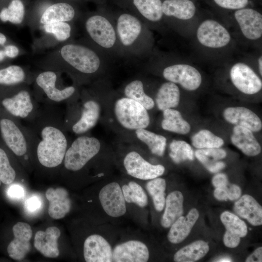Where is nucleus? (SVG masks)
I'll use <instances>...</instances> for the list:
<instances>
[{"instance_id": "nucleus-1", "label": "nucleus", "mask_w": 262, "mask_h": 262, "mask_svg": "<svg viewBox=\"0 0 262 262\" xmlns=\"http://www.w3.org/2000/svg\"><path fill=\"white\" fill-rule=\"evenodd\" d=\"M25 126L31 156L44 168L59 167L70 143L61 110L55 105H43Z\"/></svg>"}, {"instance_id": "nucleus-2", "label": "nucleus", "mask_w": 262, "mask_h": 262, "mask_svg": "<svg viewBox=\"0 0 262 262\" xmlns=\"http://www.w3.org/2000/svg\"><path fill=\"white\" fill-rule=\"evenodd\" d=\"M36 65L42 70L66 74L73 84L88 83L100 71L103 59L100 52L87 41L72 40L50 49L39 58Z\"/></svg>"}, {"instance_id": "nucleus-3", "label": "nucleus", "mask_w": 262, "mask_h": 262, "mask_svg": "<svg viewBox=\"0 0 262 262\" xmlns=\"http://www.w3.org/2000/svg\"><path fill=\"white\" fill-rule=\"evenodd\" d=\"M61 74L51 70L40 69L34 72L33 91L39 103L57 106L66 103L78 96L79 87L74 84L64 86Z\"/></svg>"}, {"instance_id": "nucleus-4", "label": "nucleus", "mask_w": 262, "mask_h": 262, "mask_svg": "<svg viewBox=\"0 0 262 262\" xmlns=\"http://www.w3.org/2000/svg\"><path fill=\"white\" fill-rule=\"evenodd\" d=\"M81 102L75 98L66 103L64 124L67 131L76 135H83L97 124L100 115L101 107L97 99L88 90L79 92Z\"/></svg>"}, {"instance_id": "nucleus-5", "label": "nucleus", "mask_w": 262, "mask_h": 262, "mask_svg": "<svg viewBox=\"0 0 262 262\" xmlns=\"http://www.w3.org/2000/svg\"><path fill=\"white\" fill-rule=\"evenodd\" d=\"M71 0H36L32 2L27 25L34 31L44 25L57 22H72L79 12Z\"/></svg>"}, {"instance_id": "nucleus-6", "label": "nucleus", "mask_w": 262, "mask_h": 262, "mask_svg": "<svg viewBox=\"0 0 262 262\" xmlns=\"http://www.w3.org/2000/svg\"><path fill=\"white\" fill-rule=\"evenodd\" d=\"M0 107L12 116L27 122L33 119L40 108L28 84L0 87Z\"/></svg>"}, {"instance_id": "nucleus-7", "label": "nucleus", "mask_w": 262, "mask_h": 262, "mask_svg": "<svg viewBox=\"0 0 262 262\" xmlns=\"http://www.w3.org/2000/svg\"><path fill=\"white\" fill-rule=\"evenodd\" d=\"M87 42L97 49L118 50V44L115 22L99 14H91L83 19Z\"/></svg>"}, {"instance_id": "nucleus-8", "label": "nucleus", "mask_w": 262, "mask_h": 262, "mask_svg": "<svg viewBox=\"0 0 262 262\" xmlns=\"http://www.w3.org/2000/svg\"><path fill=\"white\" fill-rule=\"evenodd\" d=\"M0 138L15 157L29 161L31 155L25 126L0 107Z\"/></svg>"}, {"instance_id": "nucleus-9", "label": "nucleus", "mask_w": 262, "mask_h": 262, "mask_svg": "<svg viewBox=\"0 0 262 262\" xmlns=\"http://www.w3.org/2000/svg\"><path fill=\"white\" fill-rule=\"evenodd\" d=\"M101 143L97 138L79 135L70 142L63 162L67 171L78 172L82 170L99 154Z\"/></svg>"}, {"instance_id": "nucleus-10", "label": "nucleus", "mask_w": 262, "mask_h": 262, "mask_svg": "<svg viewBox=\"0 0 262 262\" xmlns=\"http://www.w3.org/2000/svg\"><path fill=\"white\" fill-rule=\"evenodd\" d=\"M115 26L120 50L135 54L144 52L145 29L142 20L123 13L117 17Z\"/></svg>"}, {"instance_id": "nucleus-11", "label": "nucleus", "mask_w": 262, "mask_h": 262, "mask_svg": "<svg viewBox=\"0 0 262 262\" xmlns=\"http://www.w3.org/2000/svg\"><path fill=\"white\" fill-rule=\"evenodd\" d=\"M112 249V262H147L150 251L144 236L121 233Z\"/></svg>"}, {"instance_id": "nucleus-12", "label": "nucleus", "mask_w": 262, "mask_h": 262, "mask_svg": "<svg viewBox=\"0 0 262 262\" xmlns=\"http://www.w3.org/2000/svg\"><path fill=\"white\" fill-rule=\"evenodd\" d=\"M114 113L117 122L127 130L146 129L150 124L147 110L138 102L126 97L115 102Z\"/></svg>"}, {"instance_id": "nucleus-13", "label": "nucleus", "mask_w": 262, "mask_h": 262, "mask_svg": "<svg viewBox=\"0 0 262 262\" xmlns=\"http://www.w3.org/2000/svg\"><path fill=\"white\" fill-rule=\"evenodd\" d=\"M104 217L117 219L124 217L128 210L120 182L110 181L103 184L98 195Z\"/></svg>"}, {"instance_id": "nucleus-14", "label": "nucleus", "mask_w": 262, "mask_h": 262, "mask_svg": "<svg viewBox=\"0 0 262 262\" xmlns=\"http://www.w3.org/2000/svg\"><path fill=\"white\" fill-rule=\"evenodd\" d=\"M110 227H103V233L88 236L83 245V255L87 262H112V249L115 241L110 233Z\"/></svg>"}, {"instance_id": "nucleus-15", "label": "nucleus", "mask_w": 262, "mask_h": 262, "mask_svg": "<svg viewBox=\"0 0 262 262\" xmlns=\"http://www.w3.org/2000/svg\"><path fill=\"white\" fill-rule=\"evenodd\" d=\"M40 35L33 41L35 51L51 49L59 45L72 40L73 34L72 22H57L40 27Z\"/></svg>"}, {"instance_id": "nucleus-16", "label": "nucleus", "mask_w": 262, "mask_h": 262, "mask_svg": "<svg viewBox=\"0 0 262 262\" xmlns=\"http://www.w3.org/2000/svg\"><path fill=\"white\" fill-rule=\"evenodd\" d=\"M122 163L126 173L139 180H151L160 177L165 171L163 165L151 164L136 151L128 152Z\"/></svg>"}, {"instance_id": "nucleus-17", "label": "nucleus", "mask_w": 262, "mask_h": 262, "mask_svg": "<svg viewBox=\"0 0 262 262\" xmlns=\"http://www.w3.org/2000/svg\"><path fill=\"white\" fill-rule=\"evenodd\" d=\"M163 75L168 82L180 84L189 91L197 89L202 81L199 71L195 67L185 64L168 66L164 69Z\"/></svg>"}, {"instance_id": "nucleus-18", "label": "nucleus", "mask_w": 262, "mask_h": 262, "mask_svg": "<svg viewBox=\"0 0 262 262\" xmlns=\"http://www.w3.org/2000/svg\"><path fill=\"white\" fill-rule=\"evenodd\" d=\"M12 232L14 238L7 246V253L14 260H22L31 248L32 228L26 223L18 222L13 226Z\"/></svg>"}, {"instance_id": "nucleus-19", "label": "nucleus", "mask_w": 262, "mask_h": 262, "mask_svg": "<svg viewBox=\"0 0 262 262\" xmlns=\"http://www.w3.org/2000/svg\"><path fill=\"white\" fill-rule=\"evenodd\" d=\"M197 37L202 45L212 48L224 47L230 39L229 33L222 25L210 19L200 24L197 31Z\"/></svg>"}, {"instance_id": "nucleus-20", "label": "nucleus", "mask_w": 262, "mask_h": 262, "mask_svg": "<svg viewBox=\"0 0 262 262\" xmlns=\"http://www.w3.org/2000/svg\"><path fill=\"white\" fill-rule=\"evenodd\" d=\"M230 76L234 86L243 93L252 95L262 89L261 80L245 64L239 63L235 64L230 70Z\"/></svg>"}, {"instance_id": "nucleus-21", "label": "nucleus", "mask_w": 262, "mask_h": 262, "mask_svg": "<svg viewBox=\"0 0 262 262\" xmlns=\"http://www.w3.org/2000/svg\"><path fill=\"white\" fill-rule=\"evenodd\" d=\"M30 0H0V23L27 25Z\"/></svg>"}, {"instance_id": "nucleus-22", "label": "nucleus", "mask_w": 262, "mask_h": 262, "mask_svg": "<svg viewBox=\"0 0 262 262\" xmlns=\"http://www.w3.org/2000/svg\"><path fill=\"white\" fill-rule=\"evenodd\" d=\"M235 17L244 36L256 40L262 35V16L257 11L250 8L238 9Z\"/></svg>"}, {"instance_id": "nucleus-23", "label": "nucleus", "mask_w": 262, "mask_h": 262, "mask_svg": "<svg viewBox=\"0 0 262 262\" xmlns=\"http://www.w3.org/2000/svg\"><path fill=\"white\" fill-rule=\"evenodd\" d=\"M223 116L228 122L245 127L251 131H259L262 128L260 118L246 107H228L224 111Z\"/></svg>"}, {"instance_id": "nucleus-24", "label": "nucleus", "mask_w": 262, "mask_h": 262, "mask_svg": "<svg viewBox=\"0 0 262 262\" xmlns=\"http://www.w3.org/2000/svg\"><path fill=\"white\" fill-rule=\"evenodd\" d=\"M45 195L49 202L48 213L52 218L60 219L69 213L72 203L69 193L66 189L49 188Z\"/></svg>"}, {"instance_id": "nucleus-25", "label": "nucleus", "mask_w": 262, "mask_h": 262, "mask_svg": "<svg viewBox=\"0 0 262 262\" xmlns=\"http://www.w3.org/2000/svg\"><path fill=\"white\" fill-rule=\"evenodd\" d=\"M60 235V229L54 226L45 231L39 230L34 236V246L44 256L55 258L59 255L58 239Z\"/></svg>"}, {"instance_id": "nucleus-26", "label": "nucleus", "mask_w": 262, "mask_h": 262, "mask_svg": "<svg viewBox=\"0 0 262 262\" xmlns=\"http://www.w3.org/2000/svg\"><path fill=\"white\" fill-rule=\"evenodd\" d=\"M34 72L17 65H8L0 68V87H11L21 84L32 85Z\"/></svg>"}, {"instance_id": "nucleus-27", "label": "nucleus", "mask_w": 262, "mask_h": 262, "mask_svg": "<svg viewBox=\"0 0 262 262\" xmlns=\"http://www.w3.org/2000/svg\"><path fill=\"white\" fill-rule=\"evenodd\" d=\"M120 184L128 211L130 209L144 211L148 204L147 194L144 187L133 180Z\"/></svg>"}, {"instance_id": "nucleus-28", "label": "nucleus", "mask_w": 262, "mask_h": 262, "mask_svg": "<svg viewBox=\"0 0 262 262\" xmlns=\"http://www.w3.org/2000/svg\"><path fill=\"white\" fill-rule=\"evenodd\" d=\"M199 217L196 208L190 210L185 216H181L170 227L167 238L169 242L177 244L182 242L188 236Z\"/></svg>"}, {"instance_id": "nucleus-29", "label": "nucleus", "mask_w": 262, "mask_h": 262, "mask_svg": "<svg viewBox=\"0 0 262 262\" xmlns=\"http://www.w3.org/2000/svg\"><path fill=\"white\" fill-rule=\"evenodd\" d=\"M233 210L239 216L254 226L262 224V207L252 196L244 195L235 202Z\"/></svg>"}, {"instance_id": "nucleus-30", "label": "nucleus", "mask_w": 262, "mask_h": 262, "mask_svg": "<svg viewBox=\"0 0 262 262\" xmlns=\"http://www.w3.org/2000/svg\"><path fill=\"white\" fill-rule=\"evenodd\" d=\"M232 143L243 153L255 156L261 152V147L252 131L242 126H235L231 136Z\"/></svg>"}, {"instance_id": "nucleus-31", "label": "nucleus", "mask_w": 262, "mask_h": 262, "mask_svg": "<svg viewBox=\"0 0 262 262\" xmlns=\"http://www.w3.org/2000/svg\"><path fill=\"white\" fill-rule=\"evenodd\" d=\"M164 209L160 222L163 228L168 229L183 213V196L181 192L175 190L168 194Z\"/></svg>"}, {"instance_id": "nucleus-32", "label": "nucleus", "mask_w": 262, "mask_h": 262, "mask_svg": "<svg viewBox=\"0 0 262 262\" xmlns=\"http://www.w3.org/2000/svg\"><path fill=\"white\" fill-rule=\"evenodd\" d=\"M162 10L166 16L187 20L194 16L196 7L190 0H165L162 2Z\"/></svg>"}, {"instance_id": "nucleus-33", "label": "nucleus", "mask_w": 262, "mask_h": 262, "mask_svg": "<svg viewBox=\"0 0 262 262\" xmlns=\"http://www.w3.org/2000/svg\"><path fill=\"white\" fill-rule=\"evenodd\" d=\"M195 155L197 160L212 173H217L225 167L223 162L218 161L226 156V152L222 148L199 149L196 151Z\"/></svg>"}, {"instance_id": "nucleus-34", "label": "nucleus", "mask_w": 262, "mask_h": 262, "mask_svg": "<svg viewBox=\"0 0 262 262\" xmlns=\"http://www.w3.org/2000/svg\"><path fill=\"white\" fill-rule=\"evenodd\" d=\"M180 92L174 83L168 82L163 83L156 94L155 101L159 110L164 111L176 107L180 101Z\"/></svg>"}, {"instance_id": "nucleus-35", "label": "nucleus", "mask_w": 262, "mask_h": 262, "mask_svg": "<svg viewBox=\"0 0 262 262\" xmlns=\"http://www.w3.org/2000/svg\"><path fill=\"white\" fill-rule=\"evenodd\" d=\"M208 244L203 240H197L179 249L174 255L177 262H194L203 258L208 252Z\"/></svg>"}, {"instance_id": "nucleus-36", "label": "nucleus", "mask_w": 262, "mask_h": 262, "mask_svg": "<svg viewBox=\"0 0 262 262\" xmlns=\"http://www.w3.org/2000/svg\"><path fill=\"white\" fill-rule=\"evenodd\" d=\"M163 112L161 126L164 130L180 134H186L190 131L189 124L183 119L179 111L171 108Z\"/></svg>"}, {"instance_id": "nucleus-37", "label": "nucleus", "mask_w": 262, "mask_h": 262, "mask_svg": "<svg viewBox=\"0 0 262 262\" xmlns=\"http://www.w3.org/2000/svg\"><path fill=\"white\" fill-rule=\"evenodd\" d=\"M13 155L0 138V180L5 185L12 184L16 178L17 171L12 162Z\"/></svg>"}, {"instance_id": "nucleus-38", "label": "nucleus", "mask_w": 262, "mask_h": 262, "mask_svg": "<svg viewBox=\"0 0 262 262\" xmlns=\"http://www.w3.org/2000/svg\"><path fill=\"white\" fill-rule=\"evenodd\" d=\"M145 190L150 196L155 210L162 212L165 205L166 183L165 179L160 177L147 180Z\"/></svg>"}, {"instance_id": "nucleus-39", "label": "nucleus", "mask_w": 262, "mask_h": 262, "mask_svg": "<svg viewBox=\"0 0 262 262\" xmlns=\"http://www.w3.org/2000/svg\"><path fill=\"white\" fill-rule=\"evenodd\" d=\"M132 3L143 21L144 18L154 22L162 19L163 13L161 0H132Z\"/></svg>"}, {"instance_id": "nucleus-40", "label": "nucleus", "mask_w": 262, "mask_h": 262, "mask_svg": "<svg viewBox=\"0 0 262 262\" xmlns=\"http://www.w3.org/2000/svg\"><path fill=\"white\" fill-rule=\"evenodd\" d=\"M135 131L137 138L147 145L152 154L159 157L164 155L166 146L165 137L146 129H140Z\"/></svg>"}, {"instance_id": "nucleus-41", "label": "nucleus", "mask_w": 262, "mask_h": 262, "mask_svg": "<svg viewBox=\"0 0 262 262\" xmlns=\"http://www.w3.org/2000/svg\"><path fill=\"white\" fill-rule=\"evenodd\" d=\"M124 94L126 97L138 102L147 110L154 106L153 99L145 93L143 82L141 80H135L128 83L124 89Z\"/></svg>"}, {"instance_id": "nucleus-42", "label": "nucleus", "mask_w": 262, "mask_h": 262, "mask_svg": "<svg viewBox=\"0 0 262 262\" xmlns=\"http://www.w3.org/2000/svg\"><path fill=\"white\" fill-rule=\"evenodd\" d=\"M220 220L226 229L225 233L240 238L247 234V227L246 223L237 215L225 211L221 214Z\"/></svg>"}, {"instance_id": "nucleus-43", "label": "nucleus", "mask_w": 262, "mask_h": 262, "mask_svg": "<svg viewBox=\"0 0 262 262\" xmlns=\"http://www.w3.org/2000/svg\"><path fill=\"white\" fill-rule=\"evenodd\" d=\"M169 155L176 164H180L186 160L193 161L194 153L191 146L181 140H173L169 145Z\"/></svg>"}, {"instance_id": "nucleus-44", "label": "nucleus", "mask_w": 262, "mask_h": 262, "mask_svg": "<svg viewBox=\"0 0 262 262\" xmlns=\"http://www.w3.org/2000/svg\"><path fill=\"white\" fill-rule=\"evenodd\" d=\"M193 146L198 149L220 147L224 144L223 140L207 130H202L191 138Z\"/></svg>"}, {"instance_id": "nucleus-45", "label": "nucleus", "mask_w": 262, "mask_h": 262, "mask_svg": "<svg viewBox=\"0 0 262 262\" xmlns=\"http://www.w3.org/2000/svg\"><path fill=\"white\" fill-rule=\"evenodd\" d=\"M13 42L6 33L0 29V68L10 64L12 60L7 55V49Z\"/></svg>"}, {"instance_id": "nucleus-46", "label": "nucleus", "mask_w": 262, "mask_h": 262, "mask_svg": "<svg viewBox=\"0 0 262 262\" xmlns=\"http://www.w3.org/2000/svg\"><path fill=\"white\" fill-rule=\"evenodd\" d=\"M219 6L228 9H240L245 7L248 0H214Z\"/></svg>"}, {"instance_id": "nucleus-47", "label": "nucleus", "mask_w": 262, "mask_h": 262, "mask_svg": "<svg viewBox=\"0 0 262 262\" xmlns=\"http://www.w3.org/2000/svg\"><path fill=\"white\" fill-rule=\"evenodd\" d=\"M42 206L41 198L37 196H33L28 198L24 203V208L30 213H36Z\"/></svg>"}, {"instance_id": "nucleus-48", "label": "nucleus", "mask_w": 262, "mask_h": 262, "mask_svg": "<svg viewBox=\"0 0 262 262\" xmlns=\"http://www.w3.org/2000/svg\"><path fill=\"white\" fill-rule=\"evenodd\" d=\"M7 195L11 198L19 199L24 196V191L20 185L18 184H13L8 188Z\"/></svg>"}, {"instance_id": "nucleus-49", "label": "nucleus", "mask_w": 262, "mask_h": 262, "mask_svg": "<svg viewBox=\"0 0 262 262\" xmlns=\"http://www.w3.org/2000/svg\"><path fill=\"white\" fill-rule=\"evenodd\" d=\"M241 188L237 185L229 183L228 185V199L234 201L240 198L241 195Z\"/></svg>"}, {"instance_id": "nucleus-50", "label": "nucleus", "mask_w": 262, "mask_h": 262, "mask_svg": "<svg viewBox=\"0 0 262 262\" xmlns=\"http://www.w3.org/2000/svg\"><path fill=\"white\" fill-rule=\"evenodd\" d=\"M228 184L215 188L214 192L213 195L218 200H227L228 198Z\"/></svg>"}, {"instance_id": "nucleus-51", "label": "nucleus", "mask_w": 262, "mask_h": 262, "mask_svg": "<svg viewBox=\"0 0 262 262\" xmlns=\"http://www.w3.org/2000/svg\"><path fill=\"white\" fill-rule=\"evenodd\" d=\"M229 183L227 176L223 173H219L213 176L212 183L215 188L221 187Z\"/></svg>"}, {"instance_id": "nucleus-52", "label": "nucleus", "mask_w": 262, "mask_h": 262, "mask_svg": "<svg viewBox=\"0 0 262 262\" xmlns=\"http://www.w3.org/2000/svg\"><path fill=\"white\" fill-rule=\"evenodd\" d=\"M246 262H262V247L256 248L246 260Z\"/></svg>"}, {"instance_id": "nucleus-53", "label": "nucleus", "mask_w": 262, "mask_h": 262, "mask_svg": "<svg viewBox=\"0 0 262 262\" xmlns=\"http://www.w3.org/2000/svg\"><path fill=\"white\" fill-rule=\"evenodd\" d=\"M262 57L261 56L259 59V71L261 75H262Z\"/></svg>"}, {"instance_id": "nucleus-54", "label": "nucleus", "mask_w": 262, "mask_h": 262, "mask_svg": "<svg viewBox=\"0 0 262 262\" xmlns=\"http://www.w3.org/2000/svg\"><path fill=\"white\" fill-rule=\"evenodd\" d=\"M217 261L222 262H231V260L228 257H224L223 258L220 259Z\"/></svg>"}, {"instance_id": "nucleus-55", "label": "nucleus", "mask_w": 262, "mask_h": 262, "mask_svg": "<svg viewBox=\"0 0 262 262\" xmlns=\"http://www.w3.org/2000/svg\"><path fill=\"white\" fill-rule=\"evenodd\" d=\"M1 184H2V182H1V181L0 180V187L1 186Z\"/></svg>"}, {"instance_id": "nucleus-56", "label": "nucleus", "mask_w": 262, "mask_h": 262, "mask_svg": "<svg viewBox=\"0 0 262 262\" xmlns=\"http://www.w3.org/2000/svg\"><path fill=\"white\" fill-rule=\"evenodd\" d=\"M72 0V1H75V0Z\"/></svg>"}]
</instances>
